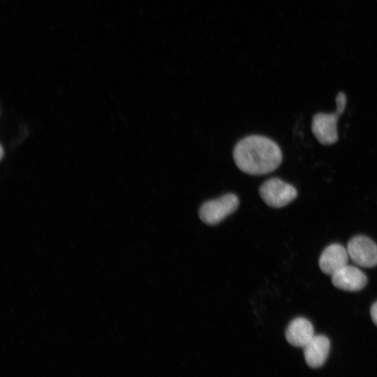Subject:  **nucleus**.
<instances>
[{"label": "nucleus", "instance_id": "nucleus-10", "mask_svg": "<svg viewBox=\"0 0 377 377\" xmlns=\"http://www.w3.org/2000/svg\"><path fill=\"white\" fill-rule=\"evenodd\" d=\"M370 315L373 323L377 326V301L372 304Z\"/></svg>", "mask_w": 377, "mask_h": 377}, {"label": "nucleus", "instance_id": "nucleus-5", "mask_svg": "<svg viewBox=\"0 0 377 377\" xmlns=\"http://www.w3.org/2000/svg\"><path fill=\"white\" fill-rule=\"evenodd\" d=\"M349 258L356 265L363 267L377 265V244L364 235L353 237L347 244Z\"/></svg>", "mask_w": 377, "mask_h": 377}, {"label": "nucleus", "instance_id": "nucleus-6", "mask_svg": "<svg viewBox=\"0 0 377 377\" xmlns=\"http://www.w3.org/2000/svg\"><path fill=\"white\" fill-rule=\"evenodd\" d=\"M332 276V284L337 288L346 291H358L367 283V276L360 269L352 265H346Z\"/></svg>", "mask_w": 377, "mask_h": 377}, {"label": "nucleus", "instance_id": "nucleus-7", "mask_svg": "<svg viewBox=\"0 0 377 377\" xmlns=\"http://www.w3.org/2000/svg\"><path fill=\"white\" fill-rule=\"evenodd\" d=\"M348 258L347 249L339 244H332L322 252L319 267L324 274L332 276L348 265Z\"/></svg>", "mask_w": 377, "mask_h": 377}, {"label": "nucleus", "instance_id": "nucleus-3", "mask_svg": "<svg viewBox=\"0 0 377 377\" xmlns=\"http://www.w3.org/2000/svg\"><path fill=\"white\" fill-rule=\"evenodd\" d=\"M239 203L238 197L235 194L226 193L205 202L199 209L200 219L207 225H216L235 212Z\"/></svg>", "mask_w": 377, "mask_h": 377}, {"label": "nucleus", "instance_id": "nucleus-4", "mask_svg": "<svg viewBox=\"0 0 377 377\" xmlns=\"http://www.w3.org/2000/svg\"><path fill=\"white\" fill-rule=\"evenodd\" d=\"M263 200L269 207L280 208L295 199V188L279 178L274 177L265 181L259 188Z\"/></svg>", "mask_w": 377, "mask_h": 377}, {"label": "nucleus", "instance_id": "nucleus-8", "mask_svg": "<svg viewBox=\"0 0 377 377\" xmlns=\"http://www.w3.org/2000/svg\"><path fill=\"white\" fill-rule=\"evenodd\" d=\"M303 348L306 363L309 367L316 369L325 362L330 349V342L325 335H314Z\"/></svg>", "mask_w": 377, "mask_h": 377}, {"label": "nucleus", "instance_id": "nucleus-9", "mask_svg": "<svg viewBox=\"0 0 377 377\" xmlns=\"http://www.w3.org/2000/svg\"><path fill=\"white\" fill-rule=\"evenodd\" d=\"M314 336V330L306 318L299 317L293 320L286 330L287 341L295 347L303 348Z\"/></svg>", "mask_w": 377, "mask_h": 377}, {"label": "nucleus", "instance_id": "nucleus-1", "mask_svg": "<svg viewBox=\"0 0 377 377\" xmlns=\"http://www.w3.org/2000/svg\"><path fill=\"white\" fill-rule=\"evenodd\" d=\"M233 158L242 172L253 175H265L276 170L282 161L278 145L262 135H249L235 146Z\"/></svg>", "mask_w": 377, "mask_h": 377}, {"label": "nucleus", "instance_id": "nucleus-2", "mask_svg": "<svg viewBox=\"0 0 377 377\" xmlns=\"http://www.w3.org/2000/svg\"><path fill=\"white\" fill-rule=\"evenodd\" d=\"M346 101L345 94L339 92L336 96L337 110L335 112H319L313 117L311 131L321 145H331L337 142V121L344 112Z\"/></svg>", "mask_w": 377, "mask_h": 377}]
</instances>
